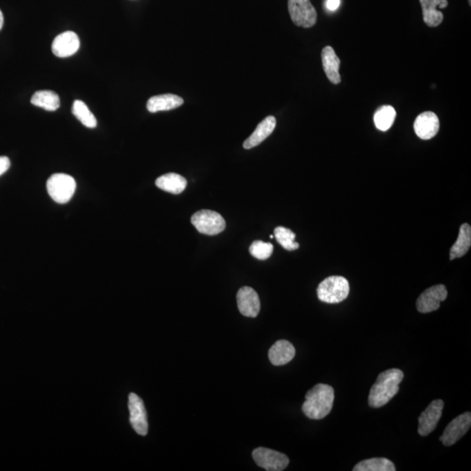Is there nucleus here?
<instances>
[{"label": "nucleus", "mask_w": 471, "mask_h": 471, "mask_svg": "<svg viewBox=\"0 0 471 471\" xmlns=\"http://www.w3.org/2000/svg\"><path fill=\"white\" fill-rule=\"evenodd\" d=\"M404 373L397 369H391L380 373L370 390V407L380 408L390 402L399 392V384L404 380Z\"/></svg>", "instance_id": "nucleus-1"}, {"label": "nucleus", "mask_w": 471, "mask_h": 471, "mask_svg": "<svg viewBox=\"0 0 471 471\" xmlns=\"http://www.w3.org/2000/svg\"><path fill=\"white\" fill-rule=\"evenodd\" d=\"M333 388L329 385L319 383L305 394L302 411L308 418L321 420L329 415L333 409Z\"/></svg>", "instance_id": "nucleus-2"}, {"label": "nucleus", "mask_w": 471, "mask_h": 471, "mask_svg": "<svg viewBox=\"0 0 471 471\" xmlns=\"http://www.w3.org/2000/svg\"><path fill=\"white\" fill-rule=\"evenodd\" d=\"M350 292V283L341 276L329 277L319 284L317 289L319 300L329 304L346 300Z\"/></svg>", "instance_id": "nucleus-3"}, {"label": "nucleus", "mask_w": 471, "mask_h": 471, "mask_svg": "<svg viewBox=\"0 0 471 471\" xmlns=\"http://www.w3.org/2000/svg\"><path fill=\"white\" fill-rule=\"evenodd\" d=\"M49 196L55 202L64 204L69 202L77 190V182L69 175H53L46 183Z\"/></svg>", "instance_id": "nucleus-4"}, {"label": "nucleus", "mask_w": 471, "mask_h": 471, "mask_svg": "<svg viewBox=\"0 0 471 471\" xmlns=\"http://www.w3.org/2000/svg\"><path fill=\"white\" fill-rule=\"evenodd\" d=\"M192 224L202 234L215 236L225 231L226 223L218 212L203 210L192 215Z\"/></svg>", "instance_id": "nucleus-5"}, {"label": "nucleus", "mask_w": 471, "mask_h": 471, "mask_svg": "<svg viewBox=\"0 0 471 471\" xmlns=\"http://www.w3.org/2000/svg\"><path fill=\"white\" fill-rule=\"evenodd\" d=\"M288 10L297 27L310 28L317 22V12L310 0H288Z\"/></svg>", "instance_id": "nucleus-6"}, {"label": "nucleus", "mask_w": 471, "mask_h": 471, "mask_svg": "<svg viewBox=\"0 0 471 471\" xmlns=\"http://www.w3.org/2000/svg\"><path fill=\"white\" fill-rule=\"evenodd\" d=\"M255 463L268 471H281L289 465V458L283 453L266 448H258L253 452Z\"/></svg>", "instance_id": "nucleus-7"}, {"label": "nucleus", "mask_w": 471, "mask_h": 471, "mask_svg": "<svg viewBox=\"0 0 471 471\" xmlns=\"http://www.w3.org/2000/svg\"><path fill=\"white\" fill-rule=\"evenodd\" d=\"M448 297V291L444 285H437L424 291L417 298V311L422 314H427L437 311L440 307L441 302Z\"/></svg>", "instance_id": "nucleus-8"}, {"label": "nucleus", "mask_w": 471, "mask_h": 471, "mask_svg": "<svg viewBox=\"0 0 471 471\" xmlns=\"http://www.w3.org/2000/svg\"><path fill=\"white\" fill-rule=\"evenodd\" d=\"M128 409L133 429L140 436H146L149 430L145 402L138 394L131 393L128 397Z\"/></svg>", "instance_id": "nucleus-9"}, {"label": "nucleus", "mask_w": 471, "mask_h": 471, "mask_svg": "<svg viewBox=\"0 0 471 471\" xmlns=\"http://www.w3.org/2000/svg\"><path fill=\"white\" fill-rule=\"evenodd\" d=\"M471 426V413L465 412L462 413L449 424L444 434L440 437V441L444 445L451 446L461 439L468 432Z\"/></svg>", "instance_id": "nucleus-10"}, {"label": "nucleus", "mask_w": 471, "mask_h": 471, "mask_svg": "<svg viewBox=\"0 0 471 471\" xmlns=\"http://www.w3.org/2000/svg\"><path fill=\"white\" fill-rule=\"evenodd\" d=\"M444 407V401L438 399L431 402L429 407L422 413L418 419V433L420 436L426 437L433 432L439 423Z\"/></svg>", "instance_id": "nucleus-11"}, {"label": "nucleus", "mask_w": 471, "mask_h": 471, "mask_svg": "<svg viewBox=\"0 0 471 471\" xmlns=\"http://www.w3.org/2000/svg\"><path fill=\"white\" fill-rule=\"evenodd\" d=\"M237 307L241 314L246 317H257L260 311V300L255 290L249 286L240 288L237 295Z\"/></svg>", "instance_id": "nucleus-12"}, {"label": "nucleus", "mask_w": 471, "mask_h": 471, "mask_svg": "<svg viewBox=\"0 0 471 471\" xmlns=\"http://www.w3.org/2000/svg\"><path fill=\"white\" fill-rule=\"evenodd\" d=\"M80 48V39L74 32L67 31L57 36L52 44L53 55L59 58H67L77 53Z\"/></svg>", "instance_id": "nucleus-13"}, {"label": "nucleus", "mask_w": 471, "mask_h": 471, "mask_svg": "<svg viewBox=\"0 0 471 471\" xmlns=\"http://www.w3.org/2000/svg\"><path fill=\"white\" fill-rule=\"evenodd\" d=\"M440 128V121L436 114L424 112L417 117L413 129L417 136L423 140H430L437 135Z\"/></svg>", "instance_id": "nucleus-14"}, {"label": "nucleus", "mask_w": 471, "mask_h": 471, "mask_svg": "<svg viewBox=\"0 0 471 471\" xmlns=\"http://www.w3.org/2000/svg\"><path fill=\"white\" fill-rule=\"evenodd\" d=\"M423 8L424 23L430 27L440 26L444 20V14L437 8H446L448 6V0H420Z\"/></svg>", "instance_id": "nucleus-15"}, {"label": "nucleus", "mask_w": 471, "mask_h": 471, "mask_svg": "<svg viewBox=\"0 0 471 471\" xmlns=\"http://www.w3.org/2000/svg\"><path fill=\"white\" fill-rule=\"evenodd\" d=\"M321 59L323 69L326 77L333 84H339L341 81L340 75V60L337 56L332 46H327L322 50Z\"/></svg>", "instance_id": "nucleus-16"}, {"label": "nucleus", "mask_w": 471, "mask_h": 471, "mask_svg": "<svg viewBox=\"0 0 471 471\" xmlns=\"http://www.w3.org/2000/svg\"><path fill=\"white\" fill-rule=\"evenodd\" d=\"M295 348L289 341L281 340L275 343L269 350V359L272 365L283 366L294 358Z\"/></svg>", "instance_id": "nucleus-17"}, {"label": "nucleus", "mask_w": 471, "mask_h": 471, "mask_svg": "<svg viewBox=\"0 0 471 471\" xmlns=\"http://www.w3.org/2000/svg\"><path fill=\"white\" fill-rule=\"evenodd\" d=\"M276 118L270 116L266 117L265 120L262 121L258 125L255 131L250 135L249 138L246 140L244 142V147L246 150L253 149L254 147L260 145L262 142H264L268 136L272 135L273 131L276 127Z\"/></svg>", "instance_id": "nucleus-18"}, {"label": "nucleus", "mask_w": 471, "mask_h": 471, "mask_svg": "<svg viewBox=\"0 0 471 471\" xmlns=\"http://www.w3.org/2000/svg\"><path fill=\"white\" fill-rule=\"evenodd\" d=\"M183 100L181 97L172 93H167V95H161L151 97L147 100V109L150 113L160 112V111H168L177 109V107L182 106Z\"/></svg>", "instance_id": "nucleus-19"}, {"label": "nucleus", "mask_w": 471, "mask_h": 471, "mask_svg": "<svg viewBox=\"0 0 471 471\" xmlns=\"http://www.w3.org/2000/svg\"><path fill=\"white\" fill-rule=\"evenodd\" d=\"M471 246V227L468 224H463L459 229L458 240L453 244L449 251V260L460 258L468 253Z\"/></svg>", "instance_id": "nucleus-20"}, {"label": "nucleus", "mask_w": 471, "mask_h": 471, "mask_svg": "<svg viewBox=\"0 0 471 471\" xmlns=\"http://www.w3.org/2000/svg\"><path fill=\"white\" fill-rule=\"evenodd\" d=\"M156 185L164 192L178 195L186 189L187 180L178 174L168 173L158 178Z\"/></svg>", "instance_id": "nucleus-21"}, {"label": "nucleus", "mask_w": 471, "mask_h": 471, "mask_svg": "<svg viewBox=\"0 0 471 471\" xmlns=\"http://www.w3.org/2000/svg\"><path fill=\"white\" fill-rule=\"evenodd\" d=\"M31 103L46 111H55L60 106V100L55 92L41 90V91L34 93L32 97Z\"/></svg>", "instance_id": "nucleus-22"}, {"label": "nucleus", "mask_w": 471, "mask_h": 471, "mask_svg": "<svg viewBox=\"0 0 471 471\" xmlns=\"http://www.w3.org/2000/svg\"><path fill=\"white\" fill-rule=\"evenodd\" d=\"M395 466L390 460L383 458L366 459L354 466V471H394Z\"/></svg>", "instance_id": "nucleus-23"}, {"label": "nucleus", "mask_w": 471, "mask_h": 471, "mask_svg": "<svg viewBox=\"0 0 471 471\" xmlns=\"http://www.w3.org/2000/svg\"><path fill=\"white\" fill-rule=\"evenodd\" d=\"M397 112L393 107L383 106L376 111L373 121L376 127L380 131H387L393 126Z\"/></svg>", "instance_id": "nucleus-24"}, {"label": "nucleus", "mask_w": 471, "mask_h": 471, "mask_svg": "<svg viewBox=\"0 0 471 471\" xmlns=\"http://www.w3.org/2000/svg\"><path fill=\"white\" fill-rule=\"evenodd\" d=\"M72 113L85 127L88 128H96L97 120L95 114L89 110L88 107L82 100H75Z\"/></svg>", "instance_id": "nucleus-25"}, {"label": "nucleus", "mask_w": 471, "mask_h": 471, "mask_svg": "<svg viewBox=\"0 0 471 471\" xmlns=\"http://www.w3.org/2000/svg\"><path fill=\"white\" fill-rule=\"evenodd\" d=\"M274 236L280 246L287 251L297 250L300 247V244L294 241L296 235L289 229L279 226L274 230Z\"/></svg>", "instance_id": "nucleus-26"}, {"label": "nucleus", "mask_w": 471, "mask_h": 471, "mask_svg": "<svg viewBox=\"0 0 471 471\" xmlns=\"http://www.w3.org/2000/svg\"><path fill=\"white\" fill-rule=\"evenodd\" d=\"M249 251L250 253L257 260H265L272 256L273 246L271 243H265L263 241H254Z\"/></svg>", "instance_id": "nucleus-27"}, {"label": "nucleus", "mask_w": 471, "mask_h": 471, "mask_svg": "<svg viewBox=\"0 0 471 471\" xmlns=\"http://www.w3.org/2000/svg\"><path fill=\"white\" fill-rule=\"evenodd\" d=\"M11 161L8 157H0V177L9 170Z\"/></svg>", "instance_id": "nucleus-28"}, {"label": "nucleus", "mask_w": 471, "mask_h": 471, "mask_svg": "<svg viewBox=\"0 0 471 471\" xmlns=\"http://www.w3.org/2000/svg\"><path fill=\"white\" fill-rule=\"evenodd\" d=\"M340 0H327L326 6L329 11H336L339 8Z\"/></svg>", "instance_id": "nucleus-29"}, {"label": "nucleus", "mask_w": 471, "mask_h": 471, "mask_svg": "<svg viewBox=\"0 0 471 471\" xmlns=\"http://www.w3.org/2000/svg\"><path fill=\"white\" fill-rule=\"evenodd\" d=\"M3 26H4V15L1 12V10H0V30L2 29Z\"/></svg>", "instance_id": "nucleus-30"}]
</instances>
